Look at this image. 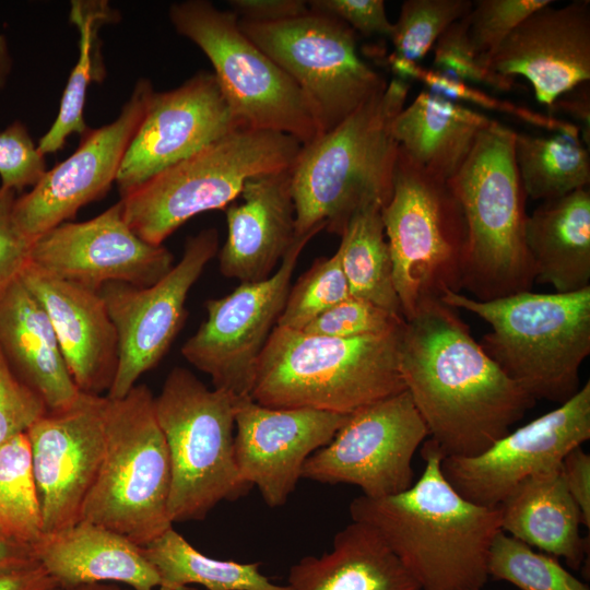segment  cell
<instances>
[{
	"mask_svg": "<svg viewBox=\"0 0 590 590\" xmlns=\"http://www.w3.org/2000/svg\"><path fill=\"white\" fill-rule=\"evenodd\" d=\"M399 368L428 438L445 457L482 453L535 404L440 299L423 303L405 320Z\"/></svg>",
	"mask_w": 590,
	"mask_h": 590,
	"instance_id": "6da1fadb",
	"label": "cell"
},
{
	"mask_svg": "<svg viewBox=\"0 0 590 590\" xmlns=\"http://www.w3.org/2000/svg\"><path fill=\"white\" fill-rule=\"evenodd\" d=\"M422 445L420 479L396 495L354 498L351 519L381 536L421 590H482L489 547L502 530L500 507L462 497L441 472L439 448L429 438Z\"/></svg>",
	"mask_w": 590,
	"mask_h": 590,
	"instance_id": "7a4b0ae2",
	"label": "cell"
},
{
	"mask_svg": "<svg viewBox=\"0 0 590 590\" xmlns=\"http://www.w3.org/2000/svg\"><path fill=\"white\" fill-rule=\"evenodd\" d=\"M409 90L406 81L392 79L335 128L302 146L291 168L296 237L322 229L341 236L363 206L389 202L399 149L392 125Z\"/></svg>",
	"mask_w": 590,
	"mask_h": 590,
	"instance_id": "3957f363",
	"label": "cell"
},
{
	"mask_svg": "<svg viewBox=\"0 0 590 590\" xmlns=\"http://www.w3.org/2000/svg\"><path fill=\"white\" fill-rule=\"evenodd\" d=\"M403 326L357 338L275 326L260 356L250 397L270 408L349 415L400 393L405 390L399 368Z\"/></svg>",
	"mask_w": 590,
	"mask_h": 590,
	"instance_id": "277c9868",
	"label": "cell"
},
{
	"mask_svg": "<svg viewBox=\"0 0 590 590\" xmlns=\"http://www.w3.org/2000/svg\"><path fill=\"white\" fill-rule=\"evenodd\" d=\"M440 300L491 326L480 345L535 401L562 404L579 390L580 366L590 354V286L484 302L448 292Z\"/></svg>",
	"mask_w": 590,
	"mask_h": 590,
	"instance_id": "5b68a950",
	"label": "cell"
},
{
	"mask_svg": "<svg viewBox=\"0 0 590 590\" xmlns=\"http://www.w3.org/2000/svg\"><path fill=\"white\" fill-rule=\"evenodd\" d=\"M515 132L493 120L447 181L467 224L462 290L481 302L530 291L535 282L524 243L527 196L515 161Z\"/></svg>",
	"mask_w": 590,
	"mask_h": 590,
	"instance_id": "8992f818",
	"label": "cell"
},
{
	"mask_svg": "<svg viewBox=\"0 0 590 590\" xmlns=\"http://www.w3.org/2000/svg\"><path fill=\"white\" fill-rule=\"evenodd\" d=\"M302 146L287 134L237 128L121 198L123 217L144 241L163 245L191 217L225 210L249 179L291 169Z\"/></svg>",
	"mask_w": 590,
	"mask_h": 590,
	"instance_id": "52a82bcc",
	"label": "cell"
},
{
	"mask_svg": "<svg viewBox=\"0 0 590 590\" xmlns=\"http://www.w3.org/2000/svg\"><path fill=\"white\" fill-rule=\"evenodd\" d=\"M235 399L209 389L190 370L173 368L154 397L170 464L173 523L202 520L222 502L248 494L234 453Z\"/></svg>",
	"mask_w": 590,
	"mask_h": 590,
	"instance_id": "ba28073f",
	"label": "cell"
},
{
	"mask_svg": "<svg viewBox=\"0 0 590 590\" xmlns=\"http://www.w3.org/2000/svg\"><path fill=\"white\" fill-rule=\"evenodd\" d=\"M169 492V457L154 396L146 385H135L120 399L108 398L105 451L81 520L142 547L173 527Z\"/></svg>",
	"mask_w": 590,
	"mask_h": 590,
	"instance_id": "9c48e42d",
	"label": "cell"
},
{
	"mask_svg": "<svg viewBox=\"0 0 590 590\" xmlns=\"http://www.w3.org/2000/svg\"><path fill=\"white\" fill-rule=\"evenodd\" d=\"M381 220L404 320L423 303L462 291L468 241L462 208L446 180L423 170L400 148Z\"/></svg>",
	"mask_w": 590,
	"mask_h": 590,
	"instance_id": "30bf717a",
	"label": "cell"
},
{
	"mask_svg": "<svg viewBox=\"0 0 590 590\" xmlns=\"http://www.w3.org/2000/svg\"><path fill=\"white\" fill-rule=\"evenodd\" d=\"M168 16L175 31L210 60L243 127L287 134L302 145L321 134L300 88L241 31L234 12L206 0H186L170 4Z\"/></svg>",
	"mask_w": 590,
	"mask_h": 590,
	"instance_id": "8fae6325",
	"label": "cell"
},
{
	"mask_svg": "<svg viewBox=\"0 0 590 590\" xmlns=\"http://www.w3.org/2000/svg\"><path fill=\"white\" fill-rule=\"evenodd\" d=\"M238 23L300 88L321 134L387 87L386 79L358 55L356 33L337 17L310 10L275 23Z\"/></svg>",
	"mask_w": 590,
	"mask_h": 590,
	"instance_id": "7c38bea8",
	"label": "cell"
},
{
	"mask_svg": "<svg viewBox=\"0 0 590 590\" xmlns=\"http://www.w3.org/2000/svg\"><path fill=\"white\" fill-rule=\"evenodd\" d=\"M315 235L296 237L268 279L240 283L232 293L205 302L206 317L184 343L181 354L210 376L215 389L236 399L250 397L260 356L284 308L298 258Z\"/></svg>",
	"mask_w": 590,
	"mask_h": 590,
	"instance_id": "4fadbf2b",
	"label": "cell"
},
{
	"mask_svg": "<svg viewBox=\"0 0 590 590\" xmlns=\"http://www.w3.org/2000/svg\"><path fill=\"white\" fill-rule=\"evenodd\" d=\"M428 432L406 390L349 414L333 438L305 462L302 479L351 484L381 498L414 483L412 460Z\"/></svg>",
	"mask_w": 590,
	"mask_h": 590,
	"instance_id": "5bb4252c",
	"label": "cell"
},
{
	"mask_svg": "<svg viewBox=\"0 0 590 590\" xmlns=\"http://www.w3.org/2000/svg\"><path fill=\"white\" fill-rule=\"evenodd\" d=\"M217 249V231L203 229L187 239L179 262L153 285L111 282L98 290L118 339L109 399L125 397L164 357L185 321L188 294Z\"/></svg>",
	"mask_w": 590,
	"mask_h": 590,
	"instance_id": "9a60e30c",
	"label": "cell"
},
{
	"mask_svg": "<svg viewBox=\"0 0 590 590\" xmlns=\"http://www.w3.org/2000/svg\"><path fill=\"white\" fill-rule=\"evenodd\" d=\"M590 438V382L567 401L473 457H445L441 472L465 499L498 507L527 477L560 464Z\"/></svg>",
	"mask_w": 590,
	"mask_h": 590,
	"instance_id": "2e32d148",
	"label": "cell"
},
{
	"mask_svg": "<svg viewBox=\"0 0 590 590\" xmlns=\"http://www.w3.org/2000/svg\"><path fill=\"white\" fill-rule=\"evenodd\" d=\"M153 91L150 80L139 79L114 121L88 128L68 158L47 169L28 192L16 197L14 220L31 241L110 190Z\"/></svg>",
	"mask_w": 590,
	"mask_h": 590,
	"instance_id": "e0dca14e",
	"label": "cell"
},
{
	"mask_svg": "<svg viewBox=\"0 0 590 590\" xmlns=\"http://www.w3.org/2000/svg\"><path fill=\"white\" fill-rule=\"evenodd\" d=\"M107 405V396L81 392L71 405L48 411L26 432L43 533L81 520L105 451Z\"/></svg>",
	"mask_w": 590,
	"mask_h": 590,
	"instance_id": "ac0fdd59",
	"label": "cell"
},
{
	"mask_svg": "<svg viewBox=\"0 0 590 590\" xmlns=\"http://www.w3.org/2000/svg\"><path fill=\"white\" fill-rule=\"evenodd\" d=\"M240 127L213 72L153 91L116 178L120 197Z\"/></svg>",
	"mask_w": 590,
	"mask_h": 590,
	"instance_id": "d6986e66",
	"label": "cell"
},
{
	"mask_svg": "<svg viewBox=\"0 0 590 590\" xmlns=\"http://www.w3.org/2000/svg\"><path fill=\"white\" fill-rule=\"evenodd\" d=\"M28 262L98 291L111 282L153 285L173 268L174 255L140 238L127 224L119 200L88 221L66 222L35 238Z\"/></svg>",
	"mask_w": 590,
	"mask_h": 590,
	"instance_id": "ffe728a7",
	"label": "cell"
},
{
	"mask_svg": "<svg viewBox=\"0 0 590 590\" xmlns=\"http://www.w3.org/2000/svg\"><path fill=\"white\" fill-rule=\"evenodd\" d=\"M234 453L241 479L264 503L283 506L302 479L306 460L326 446L349 415L311 409L264 406L237 398Z\"/></svg>",
	"mask_w": 590,
	"mask_h": 590,
	"instance_id": "44dd1931",
	"label": "cell"
},
{
	"mask_svg": "<svg viewBox=\"0 0 590 590\" xmlns=\"http://www.w3.org/2000/svg\"><path fill=\"white\" fill-rule=\"evenodd\" d=\"M552 3L529 14L487 60L500 75L526 78L548 108L590 79V1Z\"/></svg>",
	"mask_w": 590,
	"mask_h": 590,
	"instance_id": "7402d4cb",
	"label": "cell"
},
{
	"mask_svg": "<svg viewBox=\"0 0 590 590\" xmlns=\"http://www.w3.org/2000/svg\"><path fill=\"white\" fill-rule=\"evenodd\" d=\"M20 279L46 310L78 389L108 393L118 367V339L99 292L47 274L30 262Z\"/></svg>",
	"mask_w": 590,
	"mask_h": 590,
	"instance_id": "603a6c76",
	"label": "cell"
},
{
	"mask_svg": "<svg viewBox=\"0 0 590 590\" xmlns=\"http://www.w3.org/2000/svg\"><path fill=\"white\" fill-rule=\"evenodd\" d=\"M239 203L226 209L220 270L240 283L268 279L296 238L291 169L249 179Z\"/></svg>",
	"mask_w": 590,
	"mask_h": 590,
	"instance_id": "cb8c5ba5",
	"label": "cell"
},
{
	"mask_svg": "<svg viewBox=\"0 0 590 590\" xmlns=\"http://www.w3.org/2000/svg\"><path fill=\"white\" fill-rule=\"evenodd\" d=\"M33 550L58 587L115 582L132 590H156L160 585L141 546L86 520L43 533Z\"/></svg>",
	"mask_w": 590,
	"mask_h": 590,
	"instance_id": "d4e9b609",
	"label": "cell"
},
{
	"mask_svg": "<svg viewBox=\"0 0 590 590\" xmlns=\"http://www.w3.org/2000/svg\"><path fill=\"white\" fill-rule=\"evenodd\" d=\"M0 347L48 411L64 409L80 396L46 310L20 276L0 292Z\"/></svg>",
	"mask_w": 590,
	"mask_h": 590,
	"instance_id": "484cf974",
	"label": "cell"
},
{
	"mask_svg": "<svg viewBox=\"0 0 590 590\" xmlns=\"http://www.w3.org/2000/svg\"><path fill=\"white\" fill-rule=\"evenodd\" d=\"M499 507L500 528L505 533L564 558L574 570L586 564L589 541L580 534L581 514L566 488L560 464L527 477Z\"/></svg>",
	"mask_w": 590,
	"mask_h": 590,
	"instance_id": "4316f807",
	"label": "cell"
},
{
	"mask_svg": "<svg viewBox=\"0 0 590 590\" xmlns=\"http://www.w3.org/2000/svg\"><path fill=\"white\" fill-rule=\"evenodd\" d=\"M288 590H421L417 582L369 526L352 521L320 556L292 565Z\"/></svg>",
	"mask_w": 590,
	"mask_h": 590,
	"instance_id": "83f0119b",
	"label": "cell"
},
{
	"mask_svg": "<svg viewBox=\"0 0 590 590\" xmlns=\"http://www.w3.org/2000/svg\"><path fill=\"white\" fill-rule=\"evenodd\" d=\"M535 282L556 293L590 286V191L577 189L543 201L524 223Z\"/></svg>",
	"mask_w": 590,
	"mask_h": 590,
	"instance_id": "f1b7e54d",
	"label": "cell"
},
{
	"mask_svg": "<svg viewBox=\"0 0 590 590\" xmlns=\"http://www.w3.org/2000/svg\"><path fill=\"white\" fill-rule=\"evenodd\" d=\"M492 121L482 113L424 90L396 117L392 134L415 165L448 181Z\"/></svg>",
	"mask_w": 590,
	"mask_h": 590,
	"instance_id": "f546056e",
	"label": "cell"
},
{
	"mask_svg": "<svg viewBox=\"0 0 590 590\" xmlns=\"http://www.w3.org/2000/svg\"><path fill=\"white\" fill-rule=\"evenodd\" d=\"M69 19L79 32V57L63 90L58 115L37 144L44 156L59 152L71 134L82 135L88 130L84 119L86 91L92 82L102 83L106 75L98 31L117 22L118 12L105 0H73Z\"/></svg>",
	"mask_w": 590,
	"mask_h": 590,
	"instance_id": "4dcf8cb0",
	"label": "cell"
},
{
	"mask_svg": "<svg viewBox=\"0 0 590 590\" xmlns=\"http://www.w3.org/2000/svg\"><path fill=\"white\" fill-rule=\"evenodd\" d=\"M141 548L160 576L156 590H190L189 585L206 590H288L286 585H276L264 576L259 569L260 563L206 556L174 527Z\"/></svg>",
	"mask_w": 590,
	"mask_h": 590,
	"instance_id": "1f68e13d",
	"label": "cell"
},
{
	"mask_svg": "<svg viewBox=\"0 0 590 590\" xmlns=\"http://www.w3.org/2000/svg\"><path fill=\"white\" fill-rule=\"evenodd\" d=\"M381 209V204L370 203L358 210L340 236L337 251L351 296L403 318L393 284Z\"/></svg>",
	"mask_w": 590,
	"mask_h": 590,
	"instance_id": "d6a6232c",
	"label": "cell"
},
{
	"mask_svg": "<svg viewBox=\"0 0 590 590\" xmlns=\"http://www.w3.org/2000/svg\"><path fill=\"white\" fill-rule=\"evenodd\" d=\"M514 154L522 188L533 200H551L587 188L590 157L579 135L515 132Z\"/></svg>",
	"mask_w": 590,
	"mask_h": 590,
	"instance_id": "836d02e7",
	"label": "cell"
},
{
	"mask_svg": "<svg viewBox=\"0 0 590 590\" xmlns=\"http://www.w3.org/2000/svg\"><path fill=\"white\" fill-rule=\"evenodd\" d=\"M43 519L26 433L0 446V538L33 546Z\"/></svg>",
	"mask_w": 590,
	"mask_h": 590,
	"instance_id": "e575fe53",
	"label": "cell"
},
{
	"mask_svg": "<svg viewBox=\"0 0 590 590\" xmlns=\"http://www.w3.org/2000/svg\"><path fill=\"white\" fill-rule=\"evenodd\" d=\"M487 575L488 579L507 581L520 590H590L556 557L535 551L502 530L489 547Z\"/></svg>",
	"mask_w": 590,
	"mask_h": 590,
	"instance_id": "d590c367",
	"label": "cell"
},
{
	"mask_svg": "<svg viewBox=\"0 0 590 590\" xmlns=\"http://www.w3.org/2000/svg\"><path fill=\"white\" fill-rule=\"evenodd\" d=\"M472 7L471 0H405L389 37L392 55L420 62L440 35Z\"/></svg>",
	"mask_w": 590,
	"mask_h": 590,
	"instance_id": "8d00e7d4",
	"label": "cell"
},
{
	"mask_svg": "<svg viewBox=\"0 0 590 590\" xmlns=\"http://www.w3.org/2000/svg\"><path fill=\"white\" fill-rule=\"evenodd\" d=\"M349 297L351 293L338 251L331 257H320L290 288L276 326L303 330Z\"/></svg>",
	"mask_w": 590,
	"mask_h": 590,
	"instance_id": "74e56055",
	"label": "cell"
},
{
	"mask_svg": "<svg viewBox=\"0 0 590 590\" xmlns=\"http://www.w3.org/2000/svg\"><path fill=\"white\" fill-rule=\"evenodd\" d=\"M552 0H477L467 15L468 36L484 66L505 38L532 12ZM488 68V67H487Z\"/></svg>",
	"mask_w": 590,
	"mask_h": 590,
	"instance_id": "f35d334b",
	"label": "cell"
},
{
	"mask_svg": "<svg viewBox=\"0 0 590 590\" xmlns=\"http://www.w3.org/2000/svg\"><path fill=\"white\" fill-rule=\"evenodd\" d=\"M433 69L469 84H484L497 91L515 87V78L504 76L484 66L468 36L467 15L452 23L436 40Z\"/></svg>",
	"mask_w": 590,
	"mask_h": 590,
	"instance_id": "ab89813d",
	"label": "cell"
},
{
	"mask_svg": "<svg viewBox=\"0 0 590 590\" xmlns=\"http://www.w3.org/2000/svg\"><path fill=\"white\" fill-rule=\"evenodd\" d=\"M416 81L422 82L427 91L456 103L470 102L486 109L515 116L522 121L555 133L578 135L580 132L579 127L571 122L533 111L530 108L510 102L500 101L472 84L451 78L434 69L421 67Z\"/></svg>",
	"mask_w": 590,
	"mask_h": 590,
	"instance_id": "60d3db41",
	"label": "cell"
},
{
	"mask_svg": "<svg viewBox=\"0 0 590 590\" xmlns=\"http://www.w3.org/2000/svg\"><path fill=\"white\" fill-rule=\"evenodd\" d=\"M404 321L402 317L351 296L321 314L300 331L333 338H357L391 332Z\"/></svg>",
	"mask_w": 590,
	"mask_h": 590,
	"instance_id": "b9f144b4",
	"label": "cell"
},
{
	"mask_svg": "<svg viewBox=\"0 0 590 590\" xmlns=\"http://www.w3.org/2000/svg\"><path fill=\"white\" fill-rule=\"evenodd\" d=\"M46 172L45 156L23 122L16 120L0 132L2 187L20 193L26 187L33 188Z\"/></svg>",
	"mask_w": 590,
	"mask_h": 590,
	"instance_id": "7bdbcfd3",
	"label": "cell"
},
{
	"mask_svg": "<svg viewBox=\"0 0 590 590\" xmlns=\"http://www.w3.org/2000/svg\"><path fill=\"white\" fill-rule=\"evenodd\" d=\"M47 412L42 398L16 375L0 347V446L26 433Z\"/></svg>",
	"mask_w": 590,
	"mask_h": 590,
	"instance_id": "ee69618b",
	"label": "cell"
},
{
	"mask_svg": "<svg viewBox=\"0 0 590 590\" xmlns=\"http://www.w3.org/2000/svg\"><path fill=\"white\" fill-rule=\"evenodd\" d=\"M16 197L15 191L0 186V292L20 276L30 261L32 241L14 220Z\"/></svg>",
	"mask_w": 590,
	"mask_h": 590,
	"instance_id": "f6af8a7d",
	"label": "cell"
},
{
	"mask_svg": "<svg viewBox=\"0 0 590 590\" xmlns=\"http://www.w3.org/2000/svg\"><path fill=\"white\" fill-rule=\"evenodd\" d=\"M309 9L339 19L366 36L390 37L393 28L382 0H312Z\"/></svg>",
	"mask_w": 590,
	"mask_h": 590,
	"instance_id": "bcb514c9",
	"label": "cell"
},
{
	"mask_svg": "<svg viewBox=\"0 0 590 590\" xmlns=\"http://www.w3.org/2000/svg\"><path fill=\"white\" fill-rule=\"evenodd\" d=\"M560 472L566 488L578 506L582 526L590 528V456L581 446L562 460Z\"/></svg>",
	"mask_w": 590,
	"mask_h": 590,
	"instance_id": "7dc6e473",
	"label": "cell"
},
{
	"mask_svg": "<svg viewBox=\"0 0 590 590\" xmlns=\"http://www.w3.org/2000/svg\"><path fill=\"white\" fill-rule=\"evenodd\" d=\"M238 19L253 23H275L302 16L310 11L304 0H231Z\"/></svg>",
	"mask_w": 590,
	"mask_h": 590,
	"instance_id": "c3c4849f",
	"label": "cell"
},
{
	"mask_svg": "<svg viewBox=\"0 0 590 590\" xmlns=\"http://www.w3.org/2000/svg\"><path fill=\"white\" fill-rule=\"evenodd\" d=\"M56 586L40 564L0 575V590H51Z\"/></svg>",
	"mask_w": 590,
	"mask_h": 590,
	"instance_id": "681fc988",
	"label": "cell"
},
{
	"mask_svg": "<svg viewBox=\"0 0 590 590\" xmlns=\"http://www.w3.org/2000/svg\"><path fill=\"white\" fill-rule=\"evenodd\" d=\"M38 564L33 546L0 538V575Z\"/></svg>",
	"mask_w": 590,
	"mask_h": 590,
	"instance_id": "f907efd6",
	"label": "cell"
},
{
	"mask_svg": "<svg viewBox=\"0 0 590 590\" xmlns=\"http://www.w3.org/2000/svg\"><path fill=\"white\" fill-rule=\"evenodd\" d=\"M562 105V108L580 119L589 131V97L588 92L576 93V95L568 98V101L557 99L554 105ZM553 105V106H554Z\"/></svg>",
	"mask_w": 590,
	"mask_h": 590,
	"instance_id": "816d5d0a",
	"label": "cell"
},
{
	"mask_svg": "<svg viewBox=\"0 0 590 590\" xmlns=\"http://www.w3.org/2000/svg\"><path fill=\"white\" fill-rule=\"evenodd\" d=\"M13 59L9 49L8 40L0 34V91H2L11 75Z\"/></svg>",
	"mask_w": 590,
	"mask_h": 590,
	"instance_id": "f5cc1de1",
	"label": "cell"
},
{
	"mask_svg": "<svg viewBox=\"0 0 590 590\" xmlns=\"http://www.w3.org/2000/svg\"><path fill=\"white\" fill-rule=\"evenodd\" d=\"M51 590H132L128 587H125L115 582H93V583H83L73 587H58L56 586Z\"/></svg>",
	"mask_w": 590,
	"mask_h": 590,
	"instance_id": "db71d44e",
	"label": "cell"
}]
</instances>
